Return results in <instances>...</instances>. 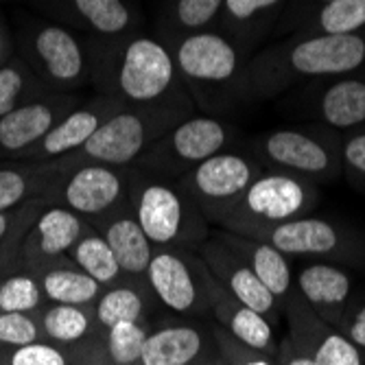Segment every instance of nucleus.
I'll return each instance as SVG.
<instances>
[{"label":"nucleus","instance_id":"nucleus-42","mask_svg":"<svg viewBox=\"0 0 365 365\" xmlns=\"http://www.w3.org/2000/svg\"><path fill=\"white\" fill-rule=\"evenodd\" d=\"M328 3H333V0H287L274 33L284 38L291 36V33H295L313 14H317Z\"/></svg>","mask_w":365,"mask_h":365},{"label":"nucleus","instance_id":"nucleus-40","mask_svg":"<svg viewBox=\"0 0 365 365\" xmlns=\"http://www.w3.org/2000/svg\"><path fill=\"white\" fill-rule=\"evenodd\" d=\"M42 339L44 337L38 315L0 311V348H18Z\"/></svg>","mask_w":365,"mask_h":365},{"label":"nucleus","instance_id":"nucleus-28","mask_svg":"<svg viewBox=\"0 0 365 365\" xmlns=\"http://www.w3.org/2000/svg\"><path fill=\"white\" fill-rule=\"evenodd\" d=\"M44 341L61 348L90 346L103 339V330L96 326L92 307L73 304H46L40 313Z\"/></svg>","mask_w":365,"mask_h":365},{"label":"nucleus","instance_id":"nucleus-41","mask_svg":"<svg viewBox=\"0 0 365 365\" xmlns=\"http://www.w3.org/2000/svg\"><path fill=\"white\" fill-rule=\"evenodd\" d=\"M210 333L217 344L219 356L230 365H278V361L264 352H258L237 337H232L227 330L219 324H210Z\"/></svg>","mask_w":365,"mask_h":365},{"label":"nucleus","instance_id":"nucleus-10","mask_svg":"<svg viewBox=\"0 0 365 365\" xmlns=\"http://www.w3.org/2000/svg\"><path fill=\"white\" fill-rule=\"evenodd\" d=\"M237 138V127L221 116L192 114L155 140L129 169L175 182L195 169L199 162L225 151Z\"/></svg>","mask_w":365,"mask_h":365},{"label":"nucleus","instance_id":"nucleus-43","mask_svg":"<svg viewBox=\"0 0 365 365\" xmlns=\"http://www.w3.org/2000/svg\"><path fill=\"white\" fill-rule=\"evenodd\" d=\"M337 328L365 354V295L350 297V302H348Z\"/></svg>","mask_w":365,"mask_h":365},{"label":"nucleus","instance_id":"nucleus-39","mask_svg":"<svg viewBox=\"0 0 365 365\" xmlns=\"http://www.w3.org/2000/svg\"><path fill=\"white\" fill-rule=\"evenodd\" d=\"M341 178L365 195V127L341 134Z\"/></svg>","mask_w":365,"mask_h":365},{"label":"nucleus","instance_id":"nucleus-29","mask_svg":"<svg viewBox=\"0 0 365 365\" xmlns=\"http://www.w3.org/2000/svg\"><path fill=\"white\" fill-rule=\"evenodd\" d=\"M36 278L40 280L46 304L92 307L103 291V287L81 272L73 260L53 264Z\"/></svg>","mask_w":365,"mask_h":365},{"label":"nucleus","instance_id":"nucleus-17","mask_svg":"<svg viewBox=\"0 0 365 365\" xmlns=\"http://www.w3.org/2000/svg\"><path fill=\"white\" fill-rule=\"evenodd\" d=\"M302 106L315 123L341 134L365 127V66L348 75L307 83Z\"/></svg>","mask_w":365,"mask_h":365},{"label":"nucleus","instance_id":"nucleus-5","mask_svg":"<svg viewBox=\"0 0 365 365\" xmlns=\"http://www.w3.org/2000/svg\"><path fill=\"white\" fill-rule=\"evenodd\" d=\"M192 101H175L164 106H147V108H123L114 116H110L88 143L75 153L59 158L63 167L94 162L106 167L129 169L136 160L169 129H173L180 120L195 114Z\"/></svg>","mask_w":365,"mask_h":365},{"label":"nucleus","instance_id":"nucleus-45","mask_svg":"<svg viewBox=\"0 0 365 365\" xmlns=\"http://www.w3.org/2000/svg\"><path fill=\"white\" fill-rule=\"evenodd\" d=\"M14 53H16V48H14V42H11V33H9L3 16H0V63H5Z\"/></svg>","mask_w":365,"mask_h":365},{"label":"nucleus","instance_id":"nucleus-15","mask_svg":"<svg viewBox=\"0 0 365 365\" xmlns=\"http://www.w3.org/2000/svg\"><path fill=\"white\" fill-rule=\"evenodd\" d=\"M287 319V337L304 350L315 365H365V354L339 328L319 319L293 289L282 307Z\"/></svg>","mask_w":365,"mask_h":365},{"label":"nucleus","instance_id":"nucleus-9","mask_svg":"<svg viewBox=\"0 0 365 365\" xmlns=\"http://www.w3.org/2000/svg\"><path fill=\"white\" fill-rule=\"evenodd\" d=\"M18 55L48 92L73 94L94 79V53L61 24L24 26Z\"/></svg>","mask_w":365,"mask_h":365},{"label":"nucleus","instance_id":"nucleus-25","mask_svg":"<svg viewBox=\"0 0 365 365\" xmlns=\"http://www.w3.org/2000/svg\"><path fill=\"white\" fill-rule=\"evenodd\" d=\"M284 3L287 0H223L219 31L252 53L276 31Z\"/></svg>","mask_w":365,"mask_h":365},{"label":"nucleus","instance_id":"nucleus-2","mask_svg":"<svg viewBox=\"0 0 365 365\" xmlns=\"http://www.w3.org/2000/svg\"><path fill=\"white\" fill-rule=\"evenodd\" d=\"M92 81L127 108L192 101L180 79L171 46L136 31L108 40L106 48L94 53Z\"/></svg>","mask_w":365,"mask_h":365},{"label":"nucleus","instance_id":"nucleus-37","mask_svg":"<svg viewBox=\"0 0 365 365\" xmlns=\"http://www.w3.org/2000/svg\"><path fill=\"white\" fill-rule=\"evenodd\" d=\"M147 335L149 326L136 322H118L103 330L101 346L108 365H140Z\"/></svg>","mask_w":365,"mask_h":365},{"label":"nucleus","instance_id":"nucleus-38","mask_svg":"<svg viewBox=\"0 0 365 365\" xmlns=\"http://www.w3.org/2000/svg\"><path fill=\"white\" fill-rule=\"evenodd\" d=\"M44 307H46V300H44L40 280L36 276L26 272L5 276L3 287H0V311L38 315Z\"/></svg>","mask_w":365,"mask_h":365},{"label":"nucleus","instance_id":"nucleus-12","mask_svg":"<svg viewBox=\"0 0 365 365\" xmlns=\"http://www.w3.org/2000/svg\"><path fill=\"white\" fill-rule=\"evenodd\" d=\"M208 274L195 250L153 247L145 280L162 307L178 315L204 317L210 315Z\"/></svg>","mask_w":365,"mask_h":365},{"label":"nucleus","instance_id":"nucleus-1","mask_svg":"<svg viewBox=\"0 0 365 365\" xmlns=\"http://www.w3.org/2000/svg\"><path fill=\"white\" fill-rule=\"evenodd\" d=\"M365 66V31L346 36H287L258 48L247 63V101H269L291 88Z\"/></svg>","mask_w":365,"mask_h":365},{"label":"nucleus","instance_id":"nucleus-11","mask_svg":"<svg viewBox=\"0 0 365 365\" xmlns=\"http://www.w3.org/2000/svg\"><path fill=\"white\" fill-rule=\"evenodd\" d=\"M127 184L129 169L83 162L63 167L44 192V199L51 206H61L94 223L127 204Z\"/></svg>","mask_w":365,"mask_h":365},{"label":"nucleus","instance_id":"nucleus-46","mask_svg":"<svg viewBox=\"0 0 365 365\" xmlns=\"http://www.w3.org/2000/svg\"><path fill=\"white\" fill-rule=\"evenodd\" d=\"M3 280H5V276H3V274H0V287H3Z\"/></svg>","mask_w":365,"mask_h":365},{"label":"nucleus","instance_id":"nucleus-16","mask_svg":"<svg viewBox=\"0 0 365 365\" xmlns=\"http://www.w3.org/2000/svg\"><path fill=\"white\" fill-rule=\"evenodd\" d=\"M83 103L77 92H44L0 116V155L18 158L38 145L48 131L75 108Z\"/></svg>","mask_w":365,"mask_h":365},{"label":"nucleus","instance_id":"nucleus-20","mask_svg":"<svg viewBox=\"0 0 365 365\" xmlns=\"http://www.w3.org/2000/svg\"><path fill=\"white\" fill-rule=\"evenodd\" d=\"M219 359L210 326L173 322L149 330L140 365H215Z\"/></svg>","mask_w":365,"mask_h":365},{"label":"nucleus","instance_id":"nucleus-3","mask_svg":"<svg viewBox=\"0 0 365 365\" xmlns=\"http://www.w3.org/2000/svg\"><path fill=\"white\" fill-rule=\"evenodd\" d=\"M180 79L197 110L210 116L232 112L247 101V63L252 53L210 29L171 44Z\"/></svg>","mask_w":365,"mask_h":365},{"label":"nucleus","instance_id":"nucleus-27","mask_svg":"<svg viewBox=\"0 0 365 365\" xmlns=\"http://www.w3.org/2000/svg\"><path fill=\"white\" fill-rule=\"evenodd\" d=\"M61 171V160L0 162V212L14 210L36 197H44Z\"/></svg>","mask_w":365,"mask_h":365},{"label":"nucleus","instance_id":"nucleus-36","mask_svg":"<svg viewBox=\"0 0 365 365\" xmlns=\"http://www.w3.org/2000/svg\"><path fill=\"white\" fill-rule=\"evenodd\" d=\"M44 92L48 90L38 81L18 53H14L5 63H0V116L9 114L18 106Z\"/></svg>","mask_w":365,"mask_h":365},{"label":"nucleus","instance_id":"nucleus-6","mask_svg":"<svg viewBox=\"0 0 365 365\" xmlns=\"http://www.w3.org/2000/svg\"><path fill=\"white\" fill-rule=\"evenodd\" d=\"M247 151L267 171L289 173L317 186L341 180V131L319 123L272 129L256 136Z\"/></svg>","mask_w":365,"mask_h":365},{"label":"nucleus","instance_id":"nucleus-7","mask_svg":"<svg viewBox=\"0 0 365 365\" xmlns=\"http://www.w3.org/2000/svg\"><path fill=\"white\" fill-rule=\"evenodd\" d=\"M322 202V190L302 178L264 169L239 197L204 212L219 230H237L250 223H280L311 215Z\"/></svg>","mask_w":365,"mask_h":365},{"label":"nucleus","instance_id":"nucleus-14","mask_svg":"<svg viewBox=\"0 0 365 365\" xmlns=\"http://www.w3.org/2000/svg\"><path fill=\"white\" fill-rule=\"evenodd\" d=\"M94 227L61 206H46L31 225L20 247V272L40 276L53 264L71 260L68 252Z\"/></svg>","mask_w":365,"mask_h":365},{"label":"nucleus","instance_id":"nucleus-13","mask_svg":"<svg viewBox=\"0 0 365 365\" xmlns=\"http://www.w3.org/2000/svg\"><path fill=\"white\" fill-rule=\"evenodd\" d=\"M262 171L264 167L250 151L225 149L199 162L175 182L195 199L202 212H206L239 197Z\"/></svg>","mask_w":365,"mask_h":365},{"label":"nucleus","instance_id":"nucleus-22","mask_svg":"<svg viewBox=\"0 0 365 365\" xmlns=\"http://www.w3.org/2000/svg\"><path fill=\"white\" fill-rule=\"evenodd\" d=\"M210 272V269H208ZM208 295H210V315H215L217 324L223 326L232 337H237L245 346L264 352L269 356H278V337L274 326L254 309L239 302L227 289L219 284V280L208 274Z\"/></svg>","mask_w":365,"mask_h":365},{"label":"nucleus","instance_id":"nucleus-48","mask_svg":"<svg viewBox=\"0 0 365 365\" xmlns=\"http://www.w3.org/2000/svg\"><path fill=\"white\" fill-rule=\"evenodd\" d=\"M219 363H221V359H219ZM219 363H215V365H219Z\"/></svg>","mask_w":365,"mask_h":365},{"label":"nucleus","instance_id":"nucleus-30","mask_svg":"<svg viewBox=\"0 0 365 365\" xmlns=\"http://www.w3.org/2000/svg\"><path fill=\"white\" fill-rule=\"evenodd\" d=\"M101 341L61 348L42 339L18 348H0V365H108Z\"/></svg>","mask_w":365,"mask_h":365},{"label":"nucleus","instance_id":"nucleus-26","mask_svg":"<svg viewBox=\"0 0 365 365\" xmlns=\"http://www.w3.org/2000/svg\"><path fill=\"white\" fill-rule=\"evenodd\" d=\"M155 295L147 280L123 278L101 291L92 304L96 326L101 330L112 328L118 322H136L149 326V311L153 309Z\"/></svg>","mask_w":365,"mask_h":365},{"label":"nucleus","instance_id":"nucleus-23","mask_svg":"<svg viewBox=\"0 0 365 365\" xmlns=\"http://www.w3.org/2000/svg\"><path fill=\"white\" fill-rule=\"evenodd\" d=\"M90 225L110 245L112 254L118 260V267H120L123 276L145 280L149 260L153 254V245L143 232L134 210H131L129 199H127L125 206H120L118 210H114L106 219L94 221Z\"/></svg>","mask_w":365,"mask_h":365},{"label":"nucleus","instance_id":"nucleus-4","mask_svg":"<svg viewBox=\"0 0 365 365\" xmlns=\"http://www.w3.org/2000/svg\"><path fill=\"white\" fill-rule=\"evenodd\" d=\"M127 199L153 247L197 250L210 237L202 208L173 180L129 169Z\"/></svg>","mask_w":365,"mask_h":365},{"label":"nucleus","instance_id":"nucleus-21","mask_svg":"<svg viewBox=\"0 0 365 365\" xmlns=\"http://www.w3.org/2000/svg\"><path fill=\"white\" fill-rule=\"evenodd\" d=\"M293 278L295 291L300 293L307 307L319 319L337 328L354 291L350 269L337 262L313 260L311 264H304Z\"/></svg>","mask_w":365,"mask_h":365},{"label":"nucleus","instance_id":"nucleus-47","mask_svg":"<svg viewBox=\"0 0 365 365\" xmlns=\"http://www.w3.org/2000/svg\"><path fill=\"white\" fill-rule=\"evenodd\" d=\"M219 365H230V363H225V361H223V359H221V363H219Z\"/></svg>","mask_w":365,"mask_h":365},{"label":"nucleus","instance_id":"nucleus-31","mask_svg":"<svg viewBox=\"0 0 365 365\" xmlns=\"http://www.w3.org/2000/svg\"><path fill=\"white\" fill-rule=\"evenodd\" d=\"M77 20L103 40H118L134 33L136 16L125 0H68Z\"/></svg>","mask_w":365,"mask_h":365},{"label":"nucleus","instance_id":"nucleus-33","mask_svg":"<svg viewBox=\"0 0 365 365\" xmlns=\"http://www.w3.org/2000/svg\"><path fill=\"white\" fill-rule=\"evenodd\" d=\"M365 31V0H333L291 36H346Z\"/></svg>","mask_w":365,"mask_h":365},{"label":"nucleus","instance_id":"nucleus-35","mask_svg":"<svg viewBox=\"0 0 365 365\" xmlns=\"http://www.w3.org/2000/svg\"><path fill=\"white\" fill-rule=\"evenodd\" d=\"M68 258L77 264L81 272L94 278L103 289L123 280V272L118 267V260L112 254L106 239L96 230L88 232L86 237L77 241V245L68 252Z\"/></svg>","mask_w":365,"mask_h":365},{"label":"nucleus","instance_id":"nucleus-8","mask_svg":"<svg viewBox=\"0 0 365 365\" xmlns=\"http://www.w3.org/2000/svg\"><path fill=\"white\" fill-rule=\"evenodd\" d=\"M232 232L269 243L287 258H313L365 269V235L339 221L307 215L280 223H250Z\"/></svg>","mask_w":365,"mask_h":365},{"label":"nucleus","instance_id":"nucleus-32","mask_svg":"<svg viewBox=\"0 0 365 365\" xmlns=\"http://www.w3.org/2000/svg\"><path fill=\"white\" fill-rule=\"evenodd\" d=\"M46 206L51 204L44 197H36L14 210L0 212V274L3 276L20 272L22 241Z\"/></svg>","mask_w":365,"mask_h":365},{"label":"nucleus","instance_id":"nucleus-24","mask_svg":"<svg viewBox=\"0 0 365 365\" xmlns=\"http://www.w3.org/2000/svg\"><path fill=\"white\" fill-rule=\"evenodd\" d=\"M212 235L221 239L235 254H239L247 262V267L258 276V280L267 287L269 293L280 302V307H284V302L289 300V295L295 289V278H293L289 258L274 245L258 241V239L235 235V232L219 230V227Z\"/></svg>","mask_w":365,"mask_h":365},{"label":"nucleus","instance_id":"nucleus-18","mask_svg":"<svg viewBox=\"0 0 365 365\" xmlns=\"http://www.w3.org/2000/svg\"><path fill=\"white\" fill-rule=\"evenodd\" d=\"M195 252L206 262V267L219 280V284L227 289L239 302L260 313L272 326L280 324V319L284 317L280 302L247 267V262L239 254L232 252L221 239L212 235V230H210V237Z\"/></svg>","mask_w":365,"mask_h":365},{"label":"nucleus","instance_id":"nucleus-19","mask_svg":"<svg viewBox=\"0 0 365 365\" xmlns=\"http://www.w3.org/2000/svg\"><path fill=\"white\" fill-rule=\"evenodd\" d=\"M123 108L125 106L118 101V98L103 94V92L96 94L94 98H90V101L75 108L71 114H66L38 145H33L31 149L20 153L16 160L51 162V160H59V158L71 155L77 149H81L94 131L101 127L110 116L120 112Z\"/></svg>","mask_w":365,"mask_h":365},{"label":"nucleus","instance_id":"nucleus-44","mask_svg":"<svg viewBox=\"0 0 365 365\" xmlns=\"http://www.w3.org/2000/svg\"><path fill=\"white\" fill-rule=\"evenodd\" d=\"M276 361H278V365H315L313 359L304 350L297 348L287 335L278 344V356H276Z\"/></svg>","mask_w":365,"mask_h":365},{"label":"nucleus","instance_id":"nucleus-34","mask_svg":"<svg viewBox=\"0 0 365 365\" xmlns=\"http://www.w3.org/2000/svg\"><path fill=\"white\" fill-rule=\"evenodd\" d=\"M223 0H173L164 20V33L167 44H175L178 40L215 29L221 18Z\"/></svg>","mask_w":365,"mask_h":365}]
</instances>
